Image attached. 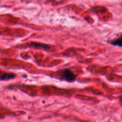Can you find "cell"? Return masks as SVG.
Masks as SVG:
<instances>
[{
	"instance_id": "1",
	"label": "cell",
	"mask_w": 122,
	"mask_h": 122,
	"mask_svg": "<svg viewBox=\"0 0 122 122\" xmlns=\"http://www.w3.org/2000/svg\"><path fill=\"white\" fill-rule=\"evenodd\" d=\"M57 73L60 77L68 82H71L75 81L76 76L73 72L69 69H63L59 70Z\"/></svg>"
},
{
	"instance_id": "2",
	"label": "cell",
	"mask_w": 122,
	"mask_h": 122,
	"mask_svg": "<svg viewBox=\"0 0 122 122\" xmlns=\"http://www.w3.org/2000/svg\"><path fill=\"white\" fill-rule=\"evenodd\" d=\"M20 47H22V48H32L37 49H42L46 51L49 50L51 48V46L50 45L35 41H30L23 46H20L17 47L19 48Z\"/></svg>"
},
{
	"instance_id": "3",
	"label": "cell",
	"mask_w": 122,
	"mask_h": 122,
	"mask_svg": "<svg viewBox=\"0 0 122 122\" xmlns=\"http://www.w3.org/2000/svg\"><path fill=\"white\" fill-rule=\"evenodd\" d=\"M16 77V74L10 72H0V81H8L13 79Z\"/></svg>"
},
{
	"instance_id": "4",
	"label": "cell",
	"mask_w": 122,
	"mask_h": 122,
	"mask_svg": "<svg viewBox=\"0 0 122 122\" xmlns=\"http://www.w3.org/2000/svg\"><path fill=\"white\" fill-rule=\"evenodd\" d=\"M110 43L114 46L122 47V35L110 41Z\"/></svg>"
}]
</instances>
